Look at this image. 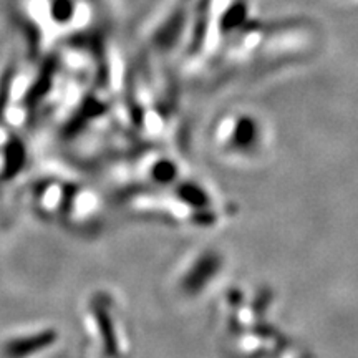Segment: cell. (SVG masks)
Wrapping results in <instances>:
<instances>
[{
	"mask_svg": "<svg viewBox=\"0 0 358 358\" xmlns=\"http://www.w3.org/2000/svg\"><path fill=\"white\" fill-rule=\"evenodd\" d=\"M19 19L35 47L48 45L57 34L78 32L92 19L88 0H19Z\"/></svg>",
	"mask_w": 358,
	"mask_h": 358,
	"instance_id": "obj_1",
	"label": "cell"
}]
</instances>
